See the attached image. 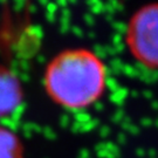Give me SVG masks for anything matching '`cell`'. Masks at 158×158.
I'll use <instances>...</instances> for the list:
<instances>
[{
  "label": "cell",
  "mask_w": 158,
  "mask_h": 158,
  "mask_svg": "<svg viewBox=\"0 0 158 158\" xmlns=\"http://www.w3.org/2000/svg\"><path fill=\"white\" fill-rule=\"evenodd\" d=\"M44 85L57 106L81 110L98 101L106 90L107 68L88 48H69L57 53L46 66Z\"/></svg>",
  "instance_id": "6da1fadb"
},
{
  "label": "cell",
  "mask_w": 158,
  "mask_h": 158,
  "mask_svg": "<svg viewBox=\"0 0 158 158\" xmlns=\"http://www.w3.org/2000/svg\"><path fill=\"white\" fill-rule=\"evenodd\" d=\"M20 87L15 77L0 69V116L12 113L20 103Z\"/></svg>",
  "instance_id": "3957f363"
},
{
  "label": "cell",
  "mask_w": 158,
  "mask_h": 158,
  "mask_svg": "<svg viewBox=\"0 0 158 158\" xmlns=\"http://www.w3.org/2000/svg\"><path fill=\"white\" fill-rule=\"evenodd\" d=\"M0 158H23V144L13 131L0 127Z\"/></svg>",
  "instance_id": "277c9868"
},
{
  "label": "cell",
  "mask_w": 158,
  "mask_h": 158,
  "mask_svg": "<svg viewBox=\"0 0 158 158\" xmlns=\"http://www.w3.org/2000/svg\"><path fill=\"white\" fill-rule=\"evenodd\" d=\"M125 42L137 62L158 70V2L148 4L132 14Z\"/></svg>",
  "instance_id": "7a4b0ae2"
}]
</instances>
